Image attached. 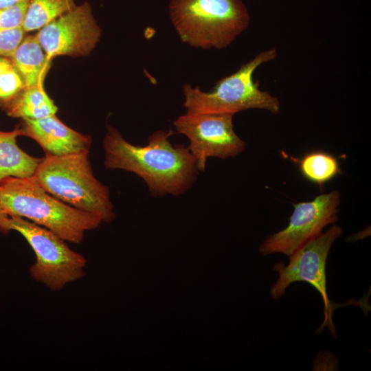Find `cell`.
Masks as SVG:
<instances>
[{
    "label": "cell",
    "mask_w": 371,
    "mask_h": 371,
    "mask_svg": "<svg viewBox=\"0 0 371 371\" xmlns=\"http://www.w3.org/2000/svg\"><path fill=\"white\" fill-rule=\"evenodd\" d=\"M342 229L333 225L325 232L313 238L291 256L287 265L282 262L273 265V270L278 273V278L270 289L272 298L282 297L286 289L295 282H306L321 295L324 304L325 320L329 326L331 321L332 308L326 290V265L328 253L333 242L342 234Z\"/></svg>",
    "instance_id": "cell-7"
},
{
    "label": "cell",
    "mask_w": 371,
    "mask_h": 371,
    "mask_svg": "<svg viewBox=\"0 0 371 371\" xmlns=\"http://www.w3.org/2000/svg\"><path fill=\"white\" fill-rule=\"evenodd\" d=\"M174 134L172 129L156 131L146 145L137 146L109 126L103 142L104 166L135 173L154 197L181 195L192 188L199 170L188 147L172 144L169 138Z\"/></svg>",
    "instance_id": "cell-1"
},
{
    "label": "cell",
    "mask_w": 371,
    "mask_h": 371,
    "mask_svg": "<svg viewBox=\"0 0 371 371\" xmlns=\"http://www.w3.org/2000/svg\"><path fill=\"white\" fill-rule=\"evenodd\" d=\"M76 6L74 0H30L23 28L38 30Z\"/></svg>",
    "instance_id": "cell-16"
},
{
    "label": "cell",
    "mask_w": 371,
    "mask_h": 371,
    "mask_svg": "<svg viewBox=\"0 0 371 371\" xmlns=\"http://www.w3.org/2000/svg\"><path fill=\"white\" fill-rule=\"evenodd\" d=\"M341 194L337 190L322 194L311 201L293 204L288 225L267 236L259 247L264 256L281 253L289 257L338 219Z\"/></svg>",
    "instance_id": "cell-9"
},
{
    "label": "cell",
    "mask_w": 371,
    "mask_h": 371,
    "mask_svg": "<svg viewBox=\"0 0 371 371\" xmlns=\"http://www.w3.org/2000/svg\"><path fill=\"white\" fill-rule=\"evenodd\" d=\"M169 14L181 41L206 49L227 47L250 21L241 0H170Z\"/></svg>",
    "instance_id": "cell-4"
},
{
    "label": "cell",
    "mask_w": 371,
    "mask_h": 371,
    "mask_svg": "<svg viewBox=\"0 0 371 371\" xmlns=\"http://www.w3.org/2000/svg\"><path fill=\"white\" fill-rule=\"evenodd\" d=\"M101 32L91 5L85 1L41 27L36 36L51 61L59 56L89 54L98 43Z\"/></svg>",
    "instance_id": "cell-10"
},
{
    "label": "cell",
    "mask_w": 371,
    "mask_h": 371,
    "mask_svg": "<svg viewBox=\"0 0 371 371\" xmlns=\"http://www.w3.org/2000/svg\"><path fill=\"white\" fill-rule=\"evenodd\" d=\"M1 205L8 215L26 218L66 241L80 243L101 220L53 196L30 179L9 177L0 183Z\"/></svg>",
    "instance_id": "cell-2"
},
{
    "label": "cell",
    "mask_w": 371,
    "mask_h": 371,
    "mask_svg": "<svg viewBox=\"0 0 371 371\" xmlns=\"http://www.w3.org/2000/svg\"><path fill=\"white\" fill-rule=\"evenodd\" d=\"M25 36L23 27L0 30V57L9 58Z\"/></svg>",
    "instance_id": "cell-19"
},
{
    "label": "cell",
    "mask_w": 371,
    "mask_h": 371,
    "mask_svg": "<svg viewBox=\"0 0 371 371\" xmlns=\"http://www.w3.org/2000/svg\"><path fill=\"white\" fill-rule=\"evenodd\" d=\"M23 78L25 87L43 84L50 67L36 34L25 36L9 58Z\"/></svg>",
    "instance_id": "cell-13"
},
{
    "label": "cell",
    "mask_w": 371,
    "mask_h": 371,
    "mask_svg": "<svg viewBox=\"0 0 371 371\" xmlns=\"http://www.w3.org/2000/svg\"><path fill=\"white\" fill-rule=\"evenodd\" d=\"M0 106L8 116L22 119H40L56 115L58 110L43 84L25 87L11 98L0 102Z\"/></svg>",
    "instance_id": "cell-14"
},
{
    "label": "cell",
    "mask_w": 371,
    "mask_h": 371,
    "mask_svg": "<svg viewBox=\"0 0 371 371\" xmlns=\"http://www.w3.org/2000/svg\"><path fill=\"white\" fill-rule=\"evenodd\" d=\"M23 120V135L35 140L47 155L63 156L89 152L91 139L63 123L56 115Z\"/></svg>",
    "instance_id": "cell-11"
},
{
    "label": "cell",
    "mask_w": 371,
    "mask_h": 371,
    "mask_svg": "<svg viewBox=\"0 0 371 371\" xmlns=\"http://www.w3.org/2000/svg\"><path fill=\"white\" fill-rule=\"evenodd\" d=\"M30 0L8 8H0V30L23 27Z\"/></svg>",
    "instance_id": "cell-18"
},
{
    "label": "cell",
    "mask_w": 371,
    "mask_h": 371,
    "mask_svg": "<svg viewBox=\"0 0 371 371\" xmlns=\"http://www.w3.org/2000/svg\"><path fill=\"white\" fill-rule=\"evenodd\" d=\"M25 0H0V8H8Z\"/></svg>",
    "instance_id": "cell-20"
},
{
    "label": "cell",
    "mask_w": 371,
    "mask_h": 371,
    "mask_svg": "<svg viewBox=\"0 0 371 371\" xmlns=\"http://www.w3.org/2000/svg\"><path fill=\"white\" fill-rule=\"evenodd\" d=\"M8 61V58L0 57V74Z\"/></svg>",
    "instance_id": "cell-21"
},
{
    "label": "cell",
    "mask_w": 371,
    "mask_h": 371,
    "mask_svg": "<svg viewBox=\"0 0 371 371\" xmlns=\"http://www.w3.org/2000/svg\"><path fill=\"white\" fill-rule=\"evenodd\" d=\"M0 230H14L25 238L36 255L30 275L49 289L59 291L85 275L86 258L49 229L26 218L8 215L0 220Z\"/></svg>",
    "instance_id": "cell-6"
},
{
    "label": "cell",
    "mask_w": 371,
    "mask_h": 371,
    "mask_svg": "<svg viewBox=\"0 0 371 371\" xmlns=\"http://www.w3.org/2000/svg\"><path fill=\"white\" fill-rule=\"evenodd\" d=\"M6 216H8V214L4 211V210H3V208L2 205H1V199H0V220L2 219L3 218L5 217Z\"/></svg>",
    "instance_id": "cell-22"
},
{
    "label": "cell",
    "mask_w": 371,
    "mask_h": 371,
    "mask_svg": "<svg viewBox=\"0 0 371 371\" xmlns=\"http://www.w3.org/2000/svg\"><path fill=\"white\" fill-rule=\"evenodd\" d=\"M21 135V128L0 131V183L9 177L32 178L42 159L30 156L19 147L16 139Z\"/></svg>",
    "instance_id": "cell-12"
},
{
    "label": "cell",
    "mask_w": 371,
    "mask_h": 371,
    "mask_svg": "<svg viewBox=\"0 0 371 371\" xmlns=\"http://www.w3.org/2000/svg\"><path fill=\"white\" fill-rule=\"evenodd\" d=\"M88 153L46 154L31 179L61 201L93 214L101 221L111 222L115 213L109 189L94 177Z\"/></svg>",
    "instance_id": "cell-3"
},
{
    "label": "cell",
    "mask_w": 371,
    "mask_h": 371,
    "mask_svg": "<svg viewBox=\"0 0 371 371\" xmlns=\"http://www.w3.org/2000/svg\"><path fill=\"white\" fill-rule=\"evenodd\" d=\"M277 56L276 48L260 52L235 73L218 80L210 91L185 85L183 93L186 113L234 115L244 110L259 109L277 114L280 109V100L261 90L259 82H254L253 78L258 67Z\"/></svg>",
    "instance_id": "cell-5"
},
{
    "label": "cell",
    "mask_w": 371,
    "mask_h": 371,
    "mask_svg": "<svg viewBox=\"0 0 371 371\" xmlns=\"http://www.w3.org/2000/svg\"><path fill=\"white\" fill-rule=\"evenodd\" d=\"M297 164L302 175L321 188L341 173L337 158L325 151L309 152L297 160Z\"/></svg>",
    "instance_id": "cell-15"
},
{
    "label": "cell",
    "mask_w": 371,
    "mask_h": 371,
    "mask_svg": "<svg viewBox=\"0 0 371 371\" xmlns=\"http://www.w3.org/2000/svg\"><path fill=\"white\" fill-rule=\"evenodd\" d=\"M232 114L187 113L174 121L176 132L186 136L188 146L199 172L210 157H234L245 149V143L234 130Z\"/></svg>",
    "instance_id": "cell-8"
},
{
    "label": "cell",
    "mask_w": 371,
    "mask_h": 371,
    "mask_svg": "<svg viewBox=\"0 0 371 371\" xmlns=\"http://www.w3.org/2000/svg\"><path fill=\"white\" fill-rule=\"evenodd\" d=\"M24 87L22 77L8 58L0 74V102L8 100Z\"/></svg>",
    "instance_id": "cell-17"
}]
</instances>
